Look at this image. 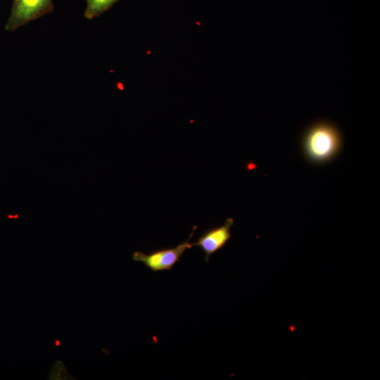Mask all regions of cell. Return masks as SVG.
Instances as JSON below:
<instances>
[{
  "mask_svg": "<svg viewBox=\"0 0 380 380\" xmlns=\"http://www.w3.org/2000/svg\"><path fill=\"white\" fill-rule=\"evenodd\" d=\"M300 146L308 163L322 165L338 156L343 146V136L334 123L320 120L305 129L301 136Z\"/></svg>",
  "mask_w": 380,
  "mask_h": 380,
  "instance_id": "6da1fadb",
  "label": "cell"
},
{
  "mask_svg": "<svg viewBox=\"0 0 380 380\" xmlns=\"http://www.w3.org/2000/svg\"><path fill=\"white\" fill-rule=\"evenodd\" d=\"M196 227V226L194 227L187 240L175 247L154 250L149 254H145L141 251H135L132 254V258L134 261L143 262L153 272L171 270L174 265L179 262L185 251L193 247L189 241Z\"/></svg>",
  "mask_w": 380,
  "mask_h": 380,
  "instance_id": "7a4b0ae2",
  "label": "cell"
},
{
  "mask_svg": "<svg viewBox=\"0 0 380 380\" xmlns=\"http://www.w3.org/2000/svg\"><path fill=\"white\" fill-rule=\"evenodd\" d=\"M53 9V0H13L5 29L14 32L29 22L51 13Z\"/></svg>",
  "mask_w": 380,
  "mask_h": 380,
  "instance_id": "3957f363",
  "label": "cell"
},
{
  "mask_svg": "<svg viewBox=\"0 0 380 380\" xmlns=\"http://www.w3.org/2000/svg\"><path fill=\"white\" fill-rule=\"evenodd\" d=\"M234 222L233 218H227L222 225L207 229L195 242L191 243L193 246L203 252L206 262H208L211 255L222 249L231 239V228Z\"/></svg>",
  "mask_w": 380,
  "mask_h": 380,
  "instance_id": "277c9868",
  "label": "cell"
},
{
  "mask_svg": "<svg viewBox=\"0 0 380 380\" xmlns=\"http://www.w3.org/2000/svg\"><path fill=\"white\" fill-rule=\"evenodd\" d=\"M119 0H86L84 15L88 20L99 17L110 9Z\"/></svg>",
  "mask_w": 380,
  "mask_h": 380,
  "instance_id": "5b68a950",
  "label": "cell"
}]
</instances>
